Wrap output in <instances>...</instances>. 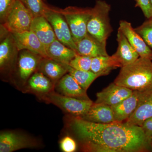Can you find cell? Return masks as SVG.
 Instances as JSON below:
<instances>
[{"mask_svg": "<svg viewBox=\"0 0 152 152\" xmlns=\"http://www.w3.org/2000/svg\"><path fill=\"white\" fill-rule=\"evenodd\" d=\"M70 124L81 141L83 151L141 152L151 148L140 126L116 122L97 124L75 117Z\"/></svg>", "mask_w": 152, "mask_h": 152, "instance_id": "1", "label": "cell"}, {"mask_svg": "<svg viewBox=\"0 0 152 152\" xmlns=\"http://www.w3.org/2000/svg\"><path fill=\"white\" fill-rule=\"evenodd\" d=\"M114 83L133 91L152 89V60L139 57L134 62L122 67Z\"/></svg>", "mask_w": 152, "mask_h": 152, "instance_id": "2", "label": "cell"}, {"mask_svg": "<svg viewBox=\"0 0 152 152\" xmlns=\"http://www.w3.org/2000/svg\"><path fill=\"white\" fill-rule=\"evenodd\" d=\"M110 10L111 6L105 1H96L87 26L88 33L105 45L113 31L109 18Z\"/></svg>", "mask_w": 152, "mask_h": 152, "instance_id": "3", "label": "cell"}, {"mask_svg": "<svg viewBox=\"0 0 152 152\" xmlns=\"http://www.w3.org/2000/svg\"><path fill=\"white\" fill-rule=\"evenodd\" d=\"M0 33L1 75L12 80L19 51L12 34L1 24Z\"/></svg>", "mask_w": 152, "mask_h": 152, "instance_id": "4", "label": "cell"}, {"mask_svg": "<svg viewBox=\"0 0 152 152\" xmlns=\"http://www.w3.org/2000/svg\"><path fill=\"white\" fill-rule=\"evenodd\" d=\"M43 58L28 50L19 51L16 65L12 76V82L21 90L30 77L38 71Z\"/></svg>", "mask_w": 152, "mask_h": 152, "instance_id": "5", "label": "cell"}, {"mask_svg": "<svg viewBox=\"0 0 152 152\" xmlns=\"http://www.w3.org/2000/svg\"><path fill=\"white\" fill-rule=\"evenodd\" d=\"M60 11L69 25L76 44L88 33L87 26L92 8L70 6L64 9H60Z\"/></svg>", "mask_w": 152, "mask_h": 152, "instance_id": "6", "label": "cell"}, {"mask_svg": "<svg viewBox=\"0 0 152 152\" xmlns=\"http://www.w3.org/2000/svg\"><path fill=\"white\" fill-rule=\"evenodd\" d=\"M49 103L57 106L73 117L81 118L88 111L94 102L89 100L80 99L61 94L55 91L41 98Z\"/></svg>", "mask_w": 152, "mask_h": 152, "instance_id": "7", "label": "cell"}, {"mask_svg": "<svg viewBox=\"0 0 152 152\" xmlns=\"http://www.w3.org/2000/svg\"><path fill=\"white\" fill-rule=\"evenodd\" d=\"M34 16L20 1L17 0L10 10L3 26L10 32L20 33L30 31Z\"/></svg>", "mask_w": 152, "mask_h": 152, "instance_id": "8", "label": "cell"}, {"mask_svg": "<svg viewBox=\"0 0 152 152\" xmlns=\"http://www.w3.org/2000/svg\"><path fill=\"white\" fill-rule=\"evenodd\" d=\"M44 16L51 25L57 39L77 53V45L73 39L70 29L65 18L61 13L60 9L49 7Z\"/></svg>", "mask_w": 152, "mask_h": 152, "instance_id": "9", "label": "cell"}, {"mask_svg": "<svg viewBox=\"0 0 152 152\" xmlns=\"http://www.w3.org/2000/svg\"><path fill=\"white\" fill-rule=\"evenodd\" d=\"M39 147V143L32 137L14 131H6L0 134V152H12L23 149Z\"/></svg>", "mask_w": 152, "mask_h": 152, "instance_id": "10", "label": "cell"}, {"mask_svg": "<svg viewBox=\"0 0 152 152\" xmlns=\"http://www.w3.org/2000/svg\"><path fill=\"white\" fill-rule=\"evenodd\" d=\"M56 85L46 76L37 71L28 80L22 91L36 95L39 99L54 91Z\"/></svg>", "mask_w": 152, "mask_h": 152, "instance_id": "11", "label": "cell"}, {"mask_svg": "<svg viewBox=\"0 0 152 152\" xmlns=\"http://www.w3.org/2000/svg\"><path fill=\"white\" fill-rule=\"evenodd\" d=\"M119 28L124 33L140 57L152 60V50L136 31L130 23L126 20L120 21Z\"/></svg>", "mask_w": 152, "mask_h": 152, "instance_id": "12", "label": "cell"}, {"mask_svg": "<svg viewBox=\"0 0 152 152\" xmlns=\"http://www.w3.org/2000/svg\"><path fill=\"white\" fill-rule=\"evenodd\" d=\"M133 91L128 88L112 83L102 91L97 93L95 103L115 105L130 96Z\"/></svg>", "mask_w": 152, "mask_h": 152, "instance_id": "13", "label": "cell"}, {"mask_svg": "<svg viewBox=\"0 0 152 152\" xmlns=\"http://www.w3.org/2000/svg\"><path fill=\"white\" fill-rule=\"evenodd\" d=\"M12 34L19 51L21 50H28L44 58L48 57L45 47L32 31L30 30L23 32Z\"/></svg>", "mask_w": 152, "mask_h": 152, "instance_id": "14", "label": "cell"}, {"mask_svg": "<svg viewBox=\"0 0 152 152\" xmlns=\"http://www.w3.org/2000/svg\"><path fill=\"white\" fill-rule=\"evenodd\" d=\"M152 117V88L142 92L138 105L126 123L141 126L147 119Z\"/></svg>", "mask_w": 152, "mask_h": 152, "instance_id": "15", "label": "cell"}, {"mask_svg": "<svg viewBox=\"0 0 152 152\" xmlns=\"http://www.w3.org/2000/svg\"><path fill=\"white\" fill-rule=\"evenodd\" d=\"M142 92L133 91L130 96L119 103L112 106L115 122L122 123L129 118L138 105Z\"/></svg>", "mask_w": 152, "mask_h": 152, "instance_id": "16", "label": "cell"}, {"mask_svg": "<svg viewBox=\"0 0 152 152\" xmlns=\"http://www.w3.org/2000/svg\"><path fill=\"white\" fill-rule=\"evenodd\" d=\"M55 89L59 94L66 96L80 99H90L87 95V91L83 89L68 73L57 83Z\"/></svg>", "mask_w": 152, "mask_h": 152, "instance_id": "17", "label": "cell"}, {"mask_svg": "<svg viewBox=\"0 0 152 152\" xmlns=\"http://www.w3.org/2000/svg\"><path fill=\"white\" fill-rule=\"evenodd\" d=\"M117 40L118 42V48L113 55L122 67L134 62L140 57L119 28L117 33Z\"/></svg>", "mask_w": 152, "mask_h": 152, "instance_id": "18", "label": "cell"}, {"mask_svg": "<svg viewBox=\"0 0 152 152\" xmlns=\"http://www.w3.org/2000/svg\"><path fill=\"white\" fill-rule=\"evenodd\" d=\"M78 55L94 58L109 56L106 45L88 33L84 37L76 43Z\"/></svg>", "mask_w": 152, "mask_h": 152, "instance_id": "19", "label": "cell"}, {"mask_svg": "<svg viewBox=\"0 0 152 152\" xmlns=\"http://www.w3.org/2000/svg\"><path fill=\"white\" fill-rule=\"evenodd\" d=\"M30 31L35 34L45 48L57 39L51 25L44 16L34 18Z\"/></svg>", "mask_w": 152, "mask_h": 152, "instance_id": "20", "label": "cell"}, {"mask_svg": "<svg viewBox=\"0 0 152 152\" xmlns=\"http://www.w3.org/2000/svg\"><path fill=\"white\" fill-rule=\"evenodd\" d=\"M80 118L88 121L97 124H107L115 122L111 106L95 102L87 113Z\"/></svg>", "mask_w": 152, "mask_h": 152, "instance_id": "21", "label": "cell"}, {"mask_svg": "<svg viewBox=\"0 0 152 152\" xmlns=\"http://www.w3.org/2000/svg\"><path fill=\"white\" fill-rule=\"evenodd\" d=\"M68 65L46 57L41 61L38 71L43 74L56 85L63 76L68 73Z\"/></svg>", "mask_w": 152, "mask_h": 152, "instance_id": "22", "label": "cell"}, {"mask_svg": "<svg viewBox=\"0 0 152 152\" xmlns=\"http://www.w3.org/2000/svg\"><path fill=\"white\" fill-rule=\"evenodd\" d=\"M48 57L62 64H69L78 55L72 49L65 45L58 40L54 41L46 48Z\"/></svg>", "mask_w": 152, "mask_h": 152, "instance_id": "23", "label": "cell"}, {"mask_svg": "<svg viewBox=\"0 0 152 152\" xmlns=\"http://www.w3.org/2000/svg\"><path fill=\"white\" fill-rule=\"evenodd\" d=\"M119 67L121 68V65L113 55L100 56L92 58L91 71L101 76H106L113 70Z\"/></svg>", "mask_w": 152, "mask_h": 152, "instance_id": "24", "label": "cell"}, {"mask_svg": "<svg viewBox=\"0 0 152 152\" xmlns=\"http://www.w3.org/2000/svg\"><path fill=\"white\" fill-rule=\"evenodd\" d=\"M68 73L70 74L83 89L87 91L94 81L101 75L91 71H82L75 69L68 65Z\"/></svg>", "mask_w": 152, "mask_h": 152, "instance_id": "25", "label": "cell"}, {"mask_svg": "<svg viewBox=\"0 0 152 152\" xmlns=\"http://www.w3.org/2000/svg\"><path fill=\"white\" fill-rule=\"evenodd\" d=\"M35 17L44 16L49 6L43 0H20Z\"/></svg>", "mask_w": 152, "mask_h": 152, "instance_id": "26", "label": "cell"}, {"mask_svg": "<svg viewBox=\"0 0 152 152\" xmlns=\"http://www.w3.org/2000/svg\"><path fill=\"white\" fill-rule=\"evenodd\" d=\"M92 57L77 55L70 62L69 65L72 68L82 71H91Z\"/></svg>", "mask_w": 152, "mask_h": 152, "instance_id": "27", "label": "cell"}, {"mask_svg": "<svg viewBox=\"0 0 152 152\" xmlns=\"http://www.w3.org/2000/svg\"><path fill=\"white\" fill-rule=\"evenodd\" d=\"M134 29L143 38L147 45L152 48V20L148 19Z\"/></svg>", "mask_w": 152, "mask_h": 152, "instance_id": "28", "label": "cell"}, {"mask_svg": "<svg viewBox=\"0 0 152 152\" xmlns=\"http://www.w3.org/2000/svg\"><path fill=\"white\" fill-rule=\"evenodd\" d=\"M60 147L63 152H74L77 150V145L72 138L66 136L60 142Z\"/></svg>", "mask_w": 152, "mask_h": 152, "instance_id": "29", "label": "cell"}, {"mask_svg": "<svg viewBox=\"0 0 152 152\" xmlns=\"http://www.w3.org/2000/svg\"><path fill=\"white\" fill-rule=\"evenodd\" d=\"M17 0H0V21L2 24Z\"/></svg>", "mask_w": 152, "mask_h": 152, "instance_id": "30", "label": "cell"}, {"mask_svg": "<svg viewBox=\"0 0 152 152\" xmlns=\"http://www.w3.org/2000/svg\"><path fill=\"white\" fill-rule=\"evenodd\" d=\"M136 5L141 9L144 15L149 19L152 17V7L150 0H135Z\"/></svg>", "mask_w": 152, "mask_h": 152, "instance_id": "31", "label": "cell"}, {"mask_svg": "<svg viewBox=\"0 0 152 152\" xmlns=\"http://www.w3.org/2000/svg\"><path fill=\"white\" fill-rule=\"evenodd\" d=\"M145 134L149 141L152 137V117L146 120L141 126Z\"/></svg>", "mask_w": 152, "mask_h": 152, "instance_id": "32", "label": "cell"}, {"mask_svg": "<svg viewBox=\"0 0 152 152\" xmlns=\"http://www.w3.org/2000/svg\"><path fill=\"white\" fill-rule=\"evenodd\" d=\"M150 145H151V148L152 149V137L150 140Z\"/></svg>", "mask_w": 152, "mask_h": 152, "instance_id": "33", "label": "cell"}, {"mask_svg": "<svg viewBox=\"0 0 152 152\" xmlns=\"http://www.w3.org/2000/svg\"><path fill=\"white\" fill-rule=\"evenodd\" d=\"M151 1V4L152 7V0H150Z\"/></svg>", "mask_w": 152, "mask_h": 152, "instance_id": "34", "label": "cell"}, {"mask_svg": "<svg viewBox=\"0 0 152 152\" xmlns=\"http://www.w3.org/2000/svg\"><path fill=\"white\" fill-rule=\"evenodd\" d=\"M149 19H151V20H152V17H151V18H150Z\"/></svg>", "mask_w": 152, "mask_h": 152, "instance_id": "35", "label": "cell"}]
</instances>
